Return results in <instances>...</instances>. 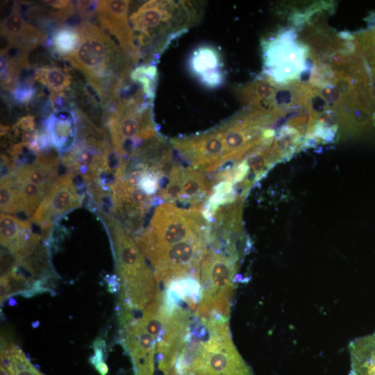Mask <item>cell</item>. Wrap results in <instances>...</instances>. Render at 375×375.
Here are the masks:
<instances>
[{"label": "cell", "mask_w": 375, "mask_h": 375, "mask_svg": "<svg viewBox=\"0 0 375 375\" xmlns=\"http://www.w3.org/2000/svg\"><path fill=\"white\" fill-rule=\"evenodd\" d=\"M176 375H254L237 350L228 319H193Z\"/></svg>", "instance_id": "cell-1"}, {"label": "cell", "mask_w": 375, "mask_h": 375, "mask_svg": "<svg viewBox=\"0 0 375 375\" xmlns=\"http://www.w3.org/2000/svg\"><path fill=\"white\" fill-rule=\"evenodd\" d=\"M108 231L122 285L120 307L144 310L160 291L148 260L116 217L100 215Z\"/></svg>", "instance_id": "cell-2"}, {"label": "cell", "mask_w": 375, "mask_h": 375, "mask_svg": "<svg viewBox=\"0 0 375 375\" xmlns=\"http://www.w3.org/2000/svg\"><path fill=\"white\" fill-rule=\"evenodd\" d=\"M199 17L198 7L190 1H149L143 3L129 17L138 57L143 50L147 55L148 49L154 53L161 52Z\"/></svg>", "instance_id": "cell-3"}, {"label": "cell", "mask_w": 375, "mask_h": 375, "mask_svg": "<svg viewBox=\"0 0 375 375\" xmlns=\"http://www.w3.org/2000/svg\"><path fill=\"white\" fill-rule=\"evenodd\" d=\"M210 223L202 210L162 202L153 209L148 226L134 238L145 257L188 239L208 234Z\"/></svg>", "instance_id": "cell-4"}, {"label": "cell", "mask_w": 375, "mask_h": 375, "mask_svg": "<svg viewBox=\"0 0 375 375\" xmlns=\"http://www.w3.org/2000/svg\"><path fill=\"white\" fill-rule=\"evenodd\" d=\"M240 258L209 247L198 274L200 294L194 315L228 319Z\"/></svg>", "instance_id": "cell-5"}, {"label": "cell", "mask_w": 375, "mask_h": 375, "mask_svg": "<svg viewBox=\"0 0 375 375\" xmlns=\"http://www.w3.org/2000/svg\"><path fill=\"white\" fill-rule=\"evenodd\" d=\"M151 99L140 87L132 96L119 99L108 117L112 147L124 160L131 158L145 142L158 136Z\"/></svg>", "instance_id": "cell-6"}, {"label": "cell", "mask_w": 375, "mask_h": 375, "mask_svg": "<svg viewBox=\"0 0 375 375\" xmlns=\"http://www.w3.org/2000/svg\"><path fill=\"white\" fill-rule=\"evenodd\" d=\"M294 31H284L262 42L263 69L274 83L298 78L306 67L308 48L295 40Z\"/></svg>", "instance_id": "cell-7"}, {"label": "cell", "mask_w": 375, "mask_h": 375, "mask_svg": "<svg viewBox=\"0 0 375 375\" xmlns=\"http://www.w3.org/2000/svg\"><path fill=\"white\" fill-rule=\"evenodd\" d=\"M214 185L203 172L173 163L160 179L158 197L163 202L203 210Z\"/></svg>", "instance_id": "cell-8"}, {"label": "cell", "mask_w": 375, "mask_h": 375, "mask_svg": "<svg viewBox=\"0 0 375 375\" xmlns=\"http://www.w3.org/2000/svg\"><path fill=\"white\" fill-rule=\"evenodd\" d=\"M78 177L70 173L61 176L29 219L32 226L40 230L47 238L58 218L82 205L86 183L81 181L82 177Z\"/></svg>", "instance_id": "cell-9"}, {"label": "cell", "mask_w": 375, "mask_h": 375, "mask_svg": "<svg viewBox=\"0 0 375 375\" xmlns=\"http://www.w3.org/2000/svg\"><path fill=\"white\" fill-rule=\"evenodd\" d=\"M170 144L193 168L203 173L231 168L224 140L217 127L198 135L172 139Z\"/></svg>", "instance_id": "cell-10"}, {"label": "cell", "mask_w": 375, "mask_h": 375, "mask_svg": "<svg viewBox=\"0 0 375 375\" xmlns=\"http://www.w3.org/2000/svg\"><path fill=\"white\" fill-rule=\"evenodd\" d=\"M129 4L126 0L97 1L96 12L101 28L135 62L138 56L128 19Z\"/></svg>", "instance_id": "cell-11"}, {"label": "cell", "mask_w": 375, "mask_h": 375, "mask_svg": "<svg viewBox=\"0 0 375 375\" xmlns=\"http://www.w3.org/2000/svg\"><path fill=\"white\" fill-rule=\"evenodd\" d=\"M221 64L219 53L208 46L197 49L189 60V68L193 76L203 85L212 88L219 87L224 81Z\"/></svg>", "instance_id": "cell-12"}, {"label": "cell", "mask_w": 375, "mask_h": 375, "mask_svg": "<svg viewBox=\"0 0 375 375\" xmlns=\"http://www.w3.org/2000/svg\"><path fill=\"white\" fill-rule=\"evenodd\" d=\"M44 132L51 144L60 153L73 149L76 142L75 115L66 110H56L47 117L43 125Z\"/></svg>", "instance_id": "cell-13"}, {"label": "cell", "mask_w": 375, "mask_h": 375, "mask_svg": "<svg viewBox=\"0 0 375 375\" xmlns=\"http://www.w3.org/2000/svg\"><path fill=\"white\" fill-rule=\"evenodd\" d=\"M33 78L56 94L64 93L71 84L69 74L65 69L55 66H44L37 69Z\"/></svg>", "instance_id": "cell-14"}, {"label": "cell", "mask_w": 375, "mask_h": 375, "mask_svg": "<svg viewBox=\"0 0 375 375\" xmlns=\"http://www.w3.org/2000/svg\"><path fill=\"white\" fill-rule=\"evenodd\" d=\"M81 29L69 26L60 27L51 38V44L55 51L64 58L72 54L80 43Z\"/></svg>", "instance_id": "cell-15"}, {"label": "cell", "mask_w": 375, "mask_h": 375, "mask_svg": "<svg viewBox=\"0 0 375 375\" xmlns=\"http://www.w3.org/2000/svg\"><path fill=\"white\" fill-rule=\"evenodd\" d=\"M1 350L10 358L14 375H44L31 364L22 350L17 345L3 343L1 345Z\"/></svg>", "instance_id": "cell-16"}, {"label": "cell", "mask_w": 375, "mask_h": 375, "mask_svg": "<svg viewBox=\"0 0 375 375\" xmlns=\"http://www.w3.org/2000/svg\"><path fill=\"white\" fill-rule=\"evenodd\" d=\"M36 93L35 88L30 82L24 81L15 86L12 90V97L17 103H28Z\"/></svg>", "instance_id": "cell-17"}, {"label": "cell", "mask_w": 375, "mask_h": 375, "mask_svg": "<svg viewBox=\"0 0 375 375\" xmlns=\"http://www.w3.org/2000/svg\"><path fill=\"white\" fill-rule=\"evenodd\" d=\"M9 297V285L7 277L1 276V304Z\"/></svg>", "instance_id": "cell-18"}, {"label": "cell", "mask_w": 375, "mask_h": 375, "mask_svg": "<svg viewBox=\"0 0 375 375\" xmlns=\"http://www.w3.org/2000/svg\"><path fill=\"white\" fill-rule=\"evenodd\" d=\"M42 2L51 7H53L54 8H60L61 10L67 8L72 4L71 1H63V0L42 1Z\"/></svg>", "instance_id": "cell-19"}, {"label": "cell", "mask_w": 375, "mask_h": 375, "mask_svg": "<svg viewBox=\"0 0 375 375\" xmlns=\"http://www.w3.org/2000/svg\"><path fill=\"white\" fill-rule=\"evenodd\" d=\"M94 367L101 375H106L108 372V367L105 362L97 364Z\"/></svg>", "instance_id": "cell-20"}]
</instances>
